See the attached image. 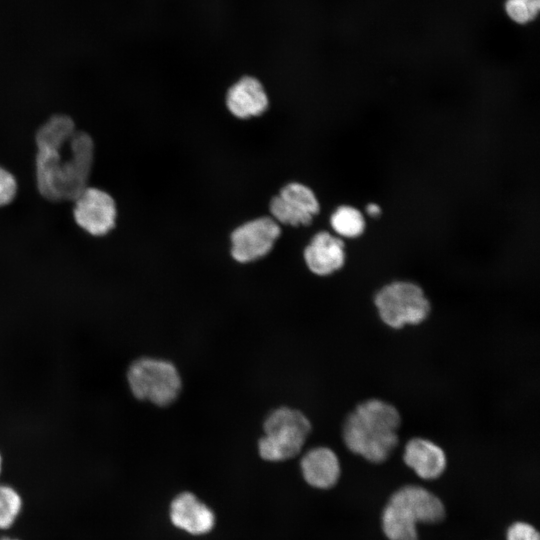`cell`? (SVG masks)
<instances>
[{"label": "cell", "mask_w": 540, "mask_h": 540, "mask_svg": "<svg viewBox=\"0 0 540 540\" xmlns=\"http://www.w3.org/2000/svg\"><path fill=\"white\" fill-rule=\"evenodd\" d=\"M418 523L401 507L388 501L381 513V527L388 540H419Z\"/></svg>", "instance_id": "9a60e30c"}, {"label": "cell", "mask_w": 540, "mask_h": 540, "mask_svg": "<svg viewBox=\"0 0 540 540\" xmlns=\"http://www.w3.org/2000/svg\"><path fill=\"white\" fill-rule=\"evenodd\" d=\"M75 222L93 236H103L115 226L117 210L113 198L103 190L86 187L75 199Z\"/></svg>", "instance_id": "52a82bcc"}, {"label": "cell", "mask_w": 540, "mask_h": 540, "mask_svg": "<svg viewBox=\"0 0 540 540\" xmlns=\"http://www.w3.org/2000/svg\"><path fill=\"white\" fill-rule=\"evenodd\" d=\"M226 104L234 116L246 119L262 114L267 109L268 97L256 78L245 76L228 90Z\"/></svg>", "instance_id": "5bb4252c"}, {"label": "cell", "mask_w": 540, "mask_h": 540, "mask_svg": "<svg viewBox=\"0 0 540 540\" xmlns=\"http://www.w3.org/2000/svg\"><path fill=\"white\" fill-rule=\"evenodd\" d=\"M506 540H540V535L532 524L516 521L508 527Z\"/></svg>", "instance_id": "d6986e66"}, {"label": "cell", "mask_w": 540, "mask_h": 540, "mask_svg": "<svg viewBox=\"0 0 540 540\" xmlns=\"http://www.w3.org/2000/svg\"><path fill=\"white\" fill-rule=\"evenodd\" d=\"M127 380L133 395L158 406L171 404L181 390V378L169 361L141 358L128 369Z\"/></svg>", "instance_id": "277c9868"}, {"label": "cell", "mask_w": 540, "mask_h": 540, "mask_svg": "<svg viewBox=\"0 0 540 540\" xmlns=\"http://www.w3.org/2000/svg\"><path fill=\"white\" fill-rule=\"evenodd\" d=\"M307 267L316 275H330L345 263L346 254L343 240L329 232L314 235L304 250Z\"/></svg>", "instance_id": "30bf717a"}, {"label": "cell", "mask_w": 540, "mask_h": 540, "mask_svg": "<svg viewBox=\"0 0 540 540\" xmlns=\"http://www.w3.org/2000/svg\"><path fill=\"white\" fill-rule=\"evenodd\" d=\"M23 510V498L11 485L0 483V531L10 529Z\"/></svg>", "instance_id": "e0dca14e"}, {"label": "cell", "mask_w": 540, "mask_h": 540, "mask_svg": "<svg viewBox=\"0 0 540 540\" xmlns=\"http://www.w3.org/2000/svg\"><path fill=\"white\" fill-rule=\"evenodd\" d=\"M403 460L423 480L439 478L447 466L444 450L436 443L420 437L406 443Z\"/></svg>", "instance_id": "7c38bea8"}, {"label": "cell", "mask_w": 540, "mask_h": 540, "mask_svg": "<svg viewBox=\"0 0 540 540\" xmlns=\"http://www.w3.org/2000/svg\"><path fill=\"white\" fill-rule=\"evenodd\" d=\"M264 436L259 440V455L267 461H283L296 456L310 431L308 418L299 410L281 407L264 422Z\"/></svg>", "instance_id": "3957f363"}, {"label": "cell", "mask_w": 540, "mask_h": 540, "mask_svg": "<svg viewBox=\"0 0 540 540\" xmlns=\"http://www.w3.org/2000/svg\"><path fill=\"white\" fill-rule=\"evenodd\" d=\"M507 16L519 25L534 21L540 11V0H506L504 4Z\"/></svg>", "instance_id": "ac0fdd59"}, {"label": "cell", "mask_w": 540, "mask_h": 540, "mask_svg": "<svg viewBox=\"0 0 540 540\" xmlns=\"http://www.w3.org/2000/svg\"><path fill=\"white\" fill-rule=\"evenodd\" d=\"M381 320L391 328L423 322L430 303L420 286L408 281H395L382 287L374 297Z\"/></svg>", "instance_id": "5b68a950"}, {"label": "cell", "mask_w": 540, "mask_h": 540, "mask_svg": "<svg viewBox=\"0 0 540 540\" xmlns=\"http://www.w3.org/2000/svg\"><path fill=\"white\" fill-rule=\"evenodd\" d=\"M365 211L369 217L377 218L381 215L382 209L377 203L370 202L365 207Z\"/></svg>", "instance_id": "44dd1931"}, {"label": "cell", "mask_w": 540, "mask_h": 540, "mask_svg": "<svg viewBox=\"0 0 540 540\" xmlns=\"http://www.w3.org/2000/svg\"><path fill=\"white\" fill-rule=\"evenodd\" d=\"M305 481L314 488L329 489L339 480L341 465L336 453L324 446L310 449L301 459Z\"/></svg>", "instance_id": "4fadbf2b"}, {"label": "cell", "mask_w": 540, "mask_h": 540, "mask_svg": "<svg viewBox=\"0 0 540 540\" xmlns=\"http://www.w3.org/2000/svg\"><path fill=\"white\" fill-rule=\"evenodd\" d=\"M170 519L174 526L193 535L208 533L215 523L213 511L191 492L180 493L173 499Z\"/></svg>", "instance_id": "8fae6325"}, {"label": "cell", "mask_w": 540, "mask_h": 540, "mask_svg": "<svg viewBox=\"0 0 540 540\" xmlns=\"http://www.w3.org/2000/svg\"><path fill=\"white\" fill-rule=\"evenodd\" d=\"M36 184L50 201L74 200L86 187L93 167L94 143L75 131L67 139L36 142Z\"/></svg>", "instance_id": "6da1fadb"}, {"label": "cell", "mask_w": 540, "mask_h": 540, "mask_svg": "<svg viewBox=\"0 0 540 540\" xmlns=\"http://www.w3.org/2000/svg\"><path fill=\"white\" fill-rule=\"evenodd\" d=\"M320 205L314 192L301 183H290L270 202V211L281 223L308 225L319 213Z\"/></svg>", "instance_id": "ba28073f"}, {"label": "cell", "mask_w": 540, "mask_h": 540, "mask_svg": "<svg viewBox=\"0 0 540 540\" xmlns=\"http://www.w3.org/2000/svg\"><path fill=\"white\" fill-rule=\"evenodd\" d=\"M17 193L15 177L6 169L0 167V206L12 202Z\"/></svg>", "instance_id": "ffe728a7"}, {"label": "cell", "mask_w": 540, "mask_h": 540, "mask_svg": "<svg viewBox=\"0 0 540 540\" xmlns=\"http://www.w3.org/2000/svg\"><path fill=\"white\" fill-rule=\"evenodd\" d=\"M0 540H20V539L11 538V537H0Z\"/></svg>", "instance_id": "7402d4cb"}, {"label": "cell", "mask_w": 540, "mask_h": 540, "mask_svg": "<svg viewBox=\"0 0 540 540\" xmlns=\"http://www.w3.org/2000/svg\"><path fill=\"white\" fill-rule=\"evenodd\" d=\"M1 471H2V457L0 455V474H1Z\"/></svg>", "instance_id": "603a6c76"}, {"label": "cell", "mask_w": 540, "mask_h": 540, "mask_svg": "<svg viewBox=\"0 0 540 540\" xmlns=\"http://www.w3.org/2000/svg\"><path fill=\"white\" fill-rule=\"evenodd\" d=\"M332 229L338 237L357 238L361 236L366 227L363 213L350 205L339 206L330 219Z\"/></svg>", "instance_id": "2e32d148"}, {"label": "cell", "mask_w": 540, "mask_h": 540, "mask_svg": "<svg viewBox=\"0 0 540 540\" xmlns=\"http://www.w3.org/2000/svg\"><path fill=\"white\" fill-rule=\"evenodd\" d=\"M404 509L417 523L435 524L445 517V506L430 490L419 485H404L389 498Z\"/></svg>", "instance_id": "9c48e42d"}, {"label": "cell", "mask_w": 540, "mask_h": 540, "mask_svg": "<svg viewBox=\"0 0 540 540\" xmlns=\"http://www.w3.org/2000/svg\"><path fill=\"white\" fill-rule=\"evenodd\" d=\"M280 227L272 218L249 221L231 234V255L240 262L254 261L268 254L280 235Z\"/></svg>", "instance_id": "8992f818"}, {"label": "cell", "mask_w": 540, "mask_h": 540, "mask_svg": "<svg viewBox=\"0 0 540 540\" xmlns=\"http://www.w3.org/2000/svg\"><path fill=\"white\" fill-rule=\"evenodd\" d=\"M401 417L388 402L369 399L348 415L343 425V440L354 454L372 463L386 461L398 445Z\"/></svg>", "instance_id": "7a4b0ae2"}]
</instances>
